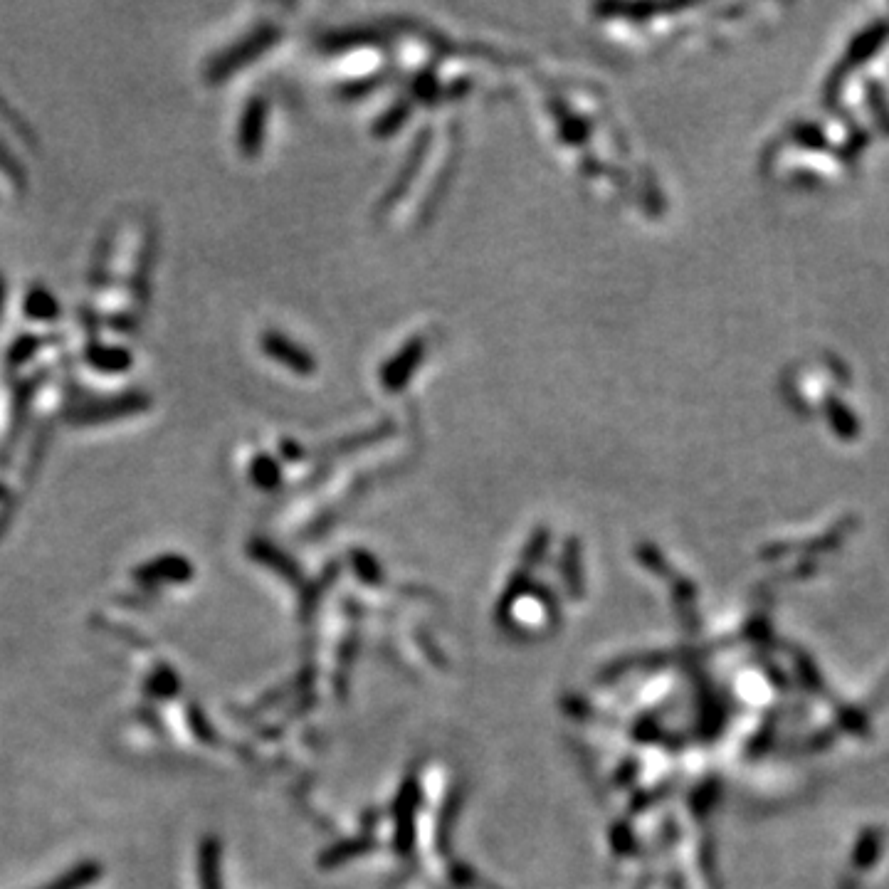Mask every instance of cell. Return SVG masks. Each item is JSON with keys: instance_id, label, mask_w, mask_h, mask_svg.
I'll return each instance as SVG.
<instances>
[{"instance_id": "obj_1", "label": "cell", "mask_w": 889, "mask_h": 889, "mask_svg": "<svg viewBox=\"0 0 889 889\" xmlns=\"http://www.w3.org/2000/svg\"><path fill=\"white\" fill-rule=\"evenodd\" d=\"M151 405V398L144 391H126L117 396H87L77 398L67 408L65 418L72 425H99L112 423V420L129 418V415L141 413Z\"/></svg>"}, {"instance_id": "obj_2", "label": "cell", "mask_w": 889, "mask_h": 889, "mask_svg": "<svg viewBox=\"0 0 889 889\" xmlns=\"http://www.w3.org/2000/svg\"><path fill=\"white\" fill-rule=\"evenodd\" d=\"M272 42H275V30H262V33L250 35L245 42L230 47V50H225L218 60H213V65L208 67V80L223 82V77H228L230 72L243 67L255 52H262L265 47H270Z\"/></svg>"}, {"instance_id": "obj_3", "label": "cell", "mask_w": 889, "mask_h": 889, "mask_svg": "<svg viewBox=\"0 0 889 889\" xmlns=\"http://www.w3.org/2000/svg\"><path fill=\"white\" fill-rule=\"evenodd\" d=\"M262 349L272 356L275 361H280L287 368L299 373H312L314 371V359L297 346L294 341H289L284 334H277V331H267L265 339H262Z\"/></svg>"}, {"instance_id": "obj_4", "label": "cell", "mask_w": 889, "mask_h": 889, "mask_svg": "<svg viewBox=\"0 0 889 889\" xmlns=\"http://www.w3.org/2000/svg\"><path fill=\"white\" fill-rule=\"evenodd\" d=\"M423 354H425L423 339L408 341V344L403 346L401 354H398L391 364L383 366V386H386L388 391H398V388H403L405 383H408L413 368L423 361Z\"/></svg>"}, {"instance_id": "obj_5", "label": "cell", "mask_w": 889, "mask_h": 889, "mask_svg": "<svg viewBox=\"0 0 889 889\" xmlns=\"http://www.w3.org/2000/svg\"><path fill=\"white\" fill-rule=\"evenodd\" d=\"M84 359L92 368L102 373H124L129 371L134 359H131L129 349L124 346H109L102 341H92V344L84 349Z\"/></svg>"}, {"instance_id": "obj_6", "label": "cell", "mask_w": 889, "mask_h": 889, "mask_svg": "<svg viewBox=\"0 0 889 889\" xmlns=\"http://www.w3.org/2000/svg\"><path fill=\"white\" fill-rule=\"evenodd\" d=\"M25 314L28 319L33 322H55L60 317V302L55 299V294L45 287V284H33L25 294V302H23Z\"/></svg>"}, {"instance_id": "obj_7", "label": "cell", "mask_w": 889, "mask_h": 889, "mask_svg": "<svg viewBox=\"0 0 889 889\" xmlns=\"http://www.w3.org/2000/svg\"><path fill=\"white\" fill-rule=\"evenodd\" d=\"M262 131H265V102L260 97H255L247 104L243 126H240V146H243L245 154L260 151Z\"/></svg>"}, {"instance_id": "obj_8", "label": "cell", "mask_w": 889, "mask_h": 889, "mask_svg": "<svg viewBox=\"0 0 889 889\" xmlns=\"http://www.w3.org/2000/svg\"><path fill=\"white\" fill-rule=\"evenodd\" d=\"M99 877H102V865L94 860H84V862H80V865L70 867L65 875H60L57 880L47 882V885L40 887V889H87L89 885H94Z\"/></svg>"}, {"instance_id": "obj_9", "label": "cell", "mask_w": 889, "mask_h": 889, "mask_svg": "<svg viewBox=\"0 0 889 889\" xmlns=\"http://www.w3.org/2000/svg\"><path fill=\"white\" fill-rule=\"evenodd\" d=\"M45 346V339H38L33 334H23L20 339H15L8 349V366L10 368H20L23 364H28L30 359L35 356V351H40Z\"/></svg>"}, {"instance_id": "obj_10", "label": "cell", "mask_w": 889, "mask_h": 889, "mask_svg": "<svg viewBox=\"0 0 889 889\" xmlns=\"http://www.w3.org/2000/svg\"><path fill=\"white\" fill-rule=\"evenodd\" d=\"M186 573L188 568L181 559H159L151 561V564L141 568V571H136V576H139L141 581H149V578H183Z\"/></svg>"}, {"instance_id": "obj_11", "label": "cell", "mask_w": 889, "mask_h": 889, "mask_svg": "<svg viewBox=\"0 0 889 889\" xmlns=\"http://www.w3.org/2000/svg\"><path fill=\"white\" fill-rule=\"evenodd\" d=\"M3 304H5V280L0 275V314H3Z\"/></svg>"}]
</instances>
